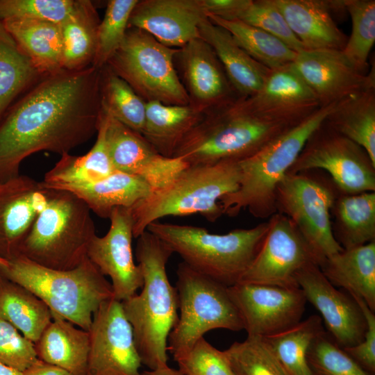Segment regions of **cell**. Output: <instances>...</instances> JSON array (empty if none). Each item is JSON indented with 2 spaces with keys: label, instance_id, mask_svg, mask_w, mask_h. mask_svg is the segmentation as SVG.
I'll list each match as a JSON object with an SVG mask.
<instances>
[{
  "label": "cell",
  "instance_id": "45",
  "mask_svg": "<svg viewBox=\"0 0 375 375\" xmlns=\"http://www.w3.org/2000/svg\"><path fill=\"white\" fill-rule=\"evenodd\" d=\"M74 0H0V21L38 19L61 23L72 12Z\"/></svg>",
  "mask_w": 375,
  "mask_h": 375
},
{
  "label": "cell",
  "instance_id": "50",
  "mask_svg": "<svg viewBox=\"0 0 375 375\" xmlns=\"http://www.w3.org/2000/svg\"><path fill=\"white\" fill-rule=\"evenodd\" d=\"M23 375H72L68 372L58 367L39 360L34 365L23 372Z\"/></svg>",
  "mask_w": 375,
  "mask_h": 375
},
{
  "label": "cell",
  "instance_id": "15",
  "mask_svg": "<svg viewBox=\"0 0 375 375\" xmlns=\"http://www.w3.org/2000/svg\"><path fill=\"white\" fill-rule=\"evenodd\" d=\"M228 292L247 336L267 338L292 327L301 321L307 303L299 288L238 283Z\"/></svg>",
  "mask_w": 375,
  "mask_h": 375
},
{
  "label": "cell",
  "instance_id": "16",
  "mask_svg": "<svg viewBox=\"0 0 375 375\" xmlns=\"http://www.w3.org/2000/svg\"><path fill=\"white\" fill-rule=\"evenodd\" d=\"M101 109L107 150L115 171L139 176L156 192L167 186L187 167L180 158L159 154L141 133Z\"/></svg>",
  "mask_w": 375,
  "mask_h": 375
},
{
  "label": "cell",
  "instance_id": "44",
  "mask_svg": "<svg viewBox=\"0 0 375 375\" xmlns=\"http://www.w3.org/2000/svg\"><path fill=\"white\" fill-rule=\"evenodd\" d=\"M236 20L271 33L297 53L304 50L300 41L288 26L274 0H247Z\"/></svg>",
  "mask_w": 375,
  "mask_h": 375
},
{
  "label": "cell",
  "instance_id": "51",
  "mask_svg": "<svg viewBox=\"0 0 375 375\" xmlns=\"http://www.w3.org/2000/svg\"><path fill=\"white\" fill-rule=\"evenodd\" d=\"M143 375H183L178 369L171 368L168 365L160 367L153 370L142 372Z\"/></svg>",
  "mask_w": 375,
  "mask_h": 375
},
{
  "label": "cell",
  "instance_id": "31",
  "mask_svg": "<svg viewBox=\"0 0 375 375\" xmlns=\"http://www.w3.org/2000/svg\"><path fill=\"white\" fill-rule=\"evenodd\" d=\"M1 22L43 75L62 69V39L58 24L26 19Z\"/></svg>",
  "mask_w": 375,
  "mask_h": 375
},
{
  "label": "cell",
  "instance_id": "4",
  "mask_svg": "<svg viewBox=\"0 0 375 375\" xmlns=\"http://www.w3.org/2000/svg\"><path fill=\"white\" fill-rule=\"evenodd\" d=\"M337 103L321 106L283 131L251 156L240 160V180L235 192L219 201L223 215L234 217L247 210L257 218L276 212V192L307 140L326 120Z\"/></svg>",
  "mask_w": 375,
  "mask_h": 375
},
{
  "label": "cell",
  "instance_id": "13",
  "mask_svg": "<svg viewBox=\"0 0 375 375\" xmlns=\"http://www.w3.org/2000/svg\"><path fill=\"white\" fill-rule=\"evenodd\" d=\"M268 223L262 245L239 283L299 288L298 273L310 263L317 264L315 259L288 217L276 212Z\"/></svg>",
  "mask_w": 375,
  "mask_h": 375
},
{
  "label": "cell",
  "instance_id": "3",
  "mask_svg": "<svg viewBox=\"0 0 375 375\" xmlns=\"http://www.w3.org/2000/svg\"><path fill=\"white\" fill-rule=\"evenodd\" d=\"M299 124V123H298ZM297 124L257 113L239 97L203 115L174 156L189 166L243 160Z\"/></svg>",
  "mask_w": 375,
  "mask_h": 375
},
{
  "label": "cell",
  "instance_id": "11",
  "mask_svg": "<svg viewBox=\"0 0 375 375\" xmlns=\"http://www.w3.org/2000/svg\"><path fill=\"white\" fill-rule=\"evenodd\" d=\"M178 51L163 45L141 29L129 27L107 65L145 102L190 105L174 65Z\"/></svg>",
  "mask_w": 375,
  "mask_h": 375
},
{
  "label": "cell",
  "instance_id": "46",
  "mask_svg": "<svg viewBox=\"0 0 375 375\" xmlns=\"http://www.w3.org/2000/svg\"><path fill=\"white\" fill-rule=\"evenodd\" d=\"M174 359L183 375H233L224 351L213 347L204 337Z\"/></svg>",
  "mask_w": 375,
  "mask_h": 375
},
{
  "label": "cell",
  "instance_id": "33",
  "mask_svg": "<svg viewBox=\"0 0 375 375\" xmlns=\"http://www.w3.org/2000/svg\"><path fill=\"white\" fill-rule=\"evenodd\" d=\"M96 142L83 156L65 153L44 175L43 182L49 187L81 185L101 180L115 169L110 161L105 140L104 113L101 108Z\"/></svg>",
  "mask_w": 375,
  "mask_h": 375
},
{
  "label": "cell",
  "instance_id": "21",
  "mask_svg": "<svg viewBox=\"0 0 375 375\" xmlns=\"http://www.w3.org/2000/svg\"><path fill=\"white\" fill-rule=\"evenodd\" d=\"M52 189L43 181L18 175L0 183V258L19 253L38 215L47 207Z\"/></svg>",
  "mask_w": 375,
  "mask_h": 375
},
{
  "label": "cell",
  "instance_id": "39",
  "mask_svg": "<svg viewBox=\"0 0 375 375\" xmlns=\"http://www.w3.org/2000/svg\"><path fill=\"white\" fill-rule=\"evenodd\" d=\"M101 105L113 118L142 133L146 102L107 65L101 69Z\"/></svg>",
  "mask_w": 375,
  "mask_h": 375
},
{
  "label": "cell",
  "instance_id": "47",
  "mask_svg": "<svg viewBox=\"0 0 375 375\" xmlns=\"http://www.w3.org/2000/svg\"><path fill=\"white\" fill-rule=\"evenodd\" d=\"M39 360L34 343L0 318V362L24 372Z\"/></svg>",
  "mask_w": 375,
  "mask_h": 375
},
{
  "label": "cell",
  "instance_id": "19",
  "mask_svg": "<svg viewBox=\"0 0 375 375\" xmlns=\"http://www.w3.org/2000/svg\"><path fill=\"white\" fill-rule=\"evenodd\" d=\"M292 65L313 92L320 106L375 88L374 69L367 74L358 72L340 50H303L297 53Z\"/></svg>",
  "mask_w": 375,
  "mask_h": 375
},
{
  "label": "cell",
  "instance_id": "27",
  "mask_svg": "<svg viewBox=\"0 0 375 375\" xmlns=\"http://www.w3.org/2000/svg\"><path fill=\"white\" fill-rule=\"evenodd\" d=\"M49 188L72 192L102 218H109L115 208H132L153 193L150 186L139 176L119 171L90 183Z\"/></svg>",
  "mask_w": 375,
  "mask_h": 375
},
{
  "label": "cell",
  "instance_id": "43",
  "mask_svg": "<svg viewBox=\"0 0 375 375\" xmlns=\"http://www.w3.org/2000/svg\"><path fill=\"white\" fill-rule=\"evenodd\" d=\"M307 361L315 375H372L325 331L311 343L307 352Z\"/></svg>",
  "mask_w": 375,
  "mask_h": 375
},
{
  "label": "cell",
  "instance_id": "49",
  "mask_svg": "<svg viewBox=\"0 0 375 375\" xmlns=\"http://www.w3.org/2000/svg\"><path fill=\"white\" fill-rule=\"evenodd\" d=\"M208 15L236 20L247 0H201Z\"/></svg>",
  "mask_w": 375,
  "mask_h": 375
},
{
  "label": "cell",
  "instance_id": "29",
  "mask_svg": "<svg viewBox=\"0 0 375 375\" xmlns=\"http://www.w3.org/2000/svg\"><path fill=\"white\" fill-rule=\"evenodd\" d=\"M100 23L92 1L75 0L68 16L59 24L62 39V69L78 71L92 65Z\"/></svg>",
  "mask_w": 375,
  "mask_h": 375
},
{
  "label": "cell",
  "instance_id": "6",
  "mask_svg": "<svg viewBox=\"0 0 375 375\" xmlns=\"http://www.w3.org/2000/svg\"><path fill=\"white\" fill-rule=\"evenodd\" d=\"M268 227L267 221L251 228L215 234L203 227L156 221L147 230L166 242L189 267L229 287L239 283L251 265Z\"/></svg>",
  "mask_w": 375,
  "mask_h": 375
},
{
  "label": "cell",
  "instance_id": "9",
  "mask_svg": "<svg viewBox=\"0 0 375 375\" xmlns=\"http://www.w3.org/2000/svg\"><path fill=\"white\" fill-rule=\"evenodd\" d=\"M176 276L178 319L167 341V350L174 358L187 351L209 331L244 329L227 286L183 262L178 265Z\"/></svg>",
  "mask_w": 375,
  "mask_h": 375
},
{
  "label": "cell",
  "instance_id": "48",
  "mask_svg": "<svg viewBox=\"0 0 375 375\" xmlns=\"http://www.w3.org/2000/svg\"><path fill=\"white\" fill-rule=\"evenodd\" d=\"M360 307L367 325L364 338L359 344L344 349L345 351L367 372L375 374V315L360 297L349 294Z\"/></svg>",
  "mask_w": 375,
  "mask_h": 375
},
{
  "label": "cell",
  "instance_id": "14",
  "mask_svg": "<svg viewBox=\"0 0 375 375\" xmlns=\"http://www.w3.org/2000/svg\"><path fill=\"white\" fill-rule=\"evenodd\" d=\"M85 375H143L132 327L122 301L102 303L93 315Z\"/></svg>",
  "mask_w": 375,
  "mask_h": 375
},
{
  "label": "cell",
  "instance_id": "37",
  "mask_svg": "<svg viewBox=\"0 0 375 375\" xmlns=\"http://www.w3.org/2000/svg\"><path fill=\"white\" fill-rule=\"evenodd\" d=\"M213 24L228 31L237 44L253 59L272 70L291 64L297 52L271 33L239 20L208 15Z\"/></svg>",
  "mask_w": 375,
  "mask_h": 375
},
{
  "label": "cell",
  "instance_id": "36",
  "mask_svg": "<svg viewBox=\"0 0 375 375\" xmlns=\"http://www.w3.org/2000/svg\"><path fill=\"white\" fill-rule=\"evenodd\" d=\"M0 318L35 343L51 322L52 314L32 292L0 275Z\"/></svg>",
  "mask_w": 375,
  "mask_h": 375
},
{
  "label": "cell",
  "instance_id": "41",
  "mask_svg": "<svg viewBox=\"0 0 375 375\" xmlns=\"http://www.w3.org/2000/svg\"><path fill=\"white\" fill-rule=\"evenodd\" d=\"M224 352L233 375H291L262 338L247 336Z\"/></svg>",
  "mask_w": 375,
  "mask_h": 375
},
{
  "label": "cell",
  "instance_id": "28",
  "mask_svg": "<svg viewBox=\"0 0 375 375\" xmlns=\"http://www.w3.org/2000/svg\"><path fill=\"white\" fill-rule=\"evenodd\" d=\"M39 360L72 375H85L90 349L89 332L52 315V320L34 343Z\"/></svg>",
  "mask_w": 375,
  "mask_h": 375
},
{
  "label": "cell",
  "instance_id": "53",
  "mask_svg": "<svg viewBox=\"0 0 375 375\" xmlns=\"http://www.w3.org/2000/svg\"><path fill=\"white\" fill-rule=\"evenodd\" d=\"M7 263L8 260L0 258V265H6Z\"/></svg>",
  "mask_w": 375,
  "mask_h": 375
},
{
  "label": "cell",
  "instance_id": "38",
  "mask_svg": "<svg viewBox=\"0 0 375 375\" xmlns=\"http://www.w3.org/2000/svg\"><path fill=\"white\" fill-rule=\"evenodd\" d=\"M320 316L312 315L279 333L262 338L291 375H315L307 361L314 339L324 331Z\"/></svg>",
  "mask_w": 375,
  "mask_h": 375
},
{
  "label": "cell",
  "instance_id": "34",
  "mask_svg": "<svg viewBox=\"0 0 375 375\" xmlns=\"http://www.w3.org/2000/svg\"><path fill=\"white\" fill-rule=\"evenodd\" d=\"M326 122L362 147L375 164V88L351 94L338 102Z\"/></svg>",
  "mask_w": 375,
  "mask_h": 375
},
{
  "label": "cell",
  "instance_id": "8",
  "mask_svg": "<svg viewBox=\"0 0 375 375\" xmlns=\"http://www.w3.org/2000/svg\"><path fill=\"white\" fill-rule=\"evenodd\" d=\"M51 189L47 207L35 219L18 255L44 267L69 270L88 258L95 226L82 199L69 191Z\"/></svg>",
  "mask_w": 375,
  "mask_h": 375
},
{
  "label": "cell",
  "instance_id": "18",
  "mask_svg": "<svg viewBox=\"0 0 375 375\" xmlns=\"http://www.w3.org/2000/svg\"><path fill=\"white\" fill-rule=\"evenodd\" d=\"M297 281L339 347L346 349L362 341L367 325L360 307L351 295L340 292L326 279L319 265L310 263L304 267Z\"/></svg>",
  "mask_w": 375,
  "mask_h": 375
},
{
  "label": "cell",
  "instance_id": "23",
  "mask_svg": "<svg viewBox=\"0 0 375 375\" xmlns=\"http://www.w3.org/2000/svg\"><path fill=\"white\" fill-rule=\"evenodd\" d=\"M251 110L298 124L320 106L313 92L291 64L270 71L255 94L243 97Z\"/></svg>",
  "mask_w": 375,
  "mask_h": 375
},
{
  "label": "cell",
  "instance_id": "40",
  "mask_svg": "<svg viewBox=\"0 0 375 375\" xmlns=\"http://www.w3.org/2000/svg\"><path fill=\"white\" fill-rule=\"evenodd\" d=\"M352 24L342 53L360 72L367 74L368 58L375 42V1L344 0Z\"/></svg>",
  "mask_w": 375,
  "mask_h": 375
},
{
  "label": "cell",
  "instance_id": "42",
  "mask_svg": "<svg viewBox=\"0 0 375 375\" xmlns=\"http://www.w3.org/2000/svg\"><path fill=\"white\" fill-rule=\"evenodd\" d=\"M138 0H110L100 21L97 46L93 67L101 69L107 65L123 42L128 28L130 15Z\"/></svg>",
  "mask_w": 375,
  "mask_h": 375
},
{
  "label": "cell",
  "instance_id": "25",
  "mask_svg": "<svg viewBox=\"0 0 375 375\" xmlns=\"http://www.w3.org/2000/svg\"><path fill=\"white\" fill-rule=\"evenodd\" d=\"M199 31L215 53L237 94L248 97L258 92L271 69L253 59L228 31L208 18L201 23Z\"/></svg>",
  "mask_w": 375,
  "mask_h": 375
},
{
  "label": "cell",
  "instance_id": "22",
  "mask_svg": "<svg viewBox=\"0 0 375 375\" xmlns=\"http://www.w3.org/2000/svg\"><path fill=\"white\" fill-rule=\"evenodd\" d=\"M207 18L201 0H142L130 15L128 28L141 29L163 45L180 49L200 38L199 26Z\"/></svg>",
  "mask_w": 375,
  "mask_h": 375
},
{
  "label": "cell",
  "instance_id": "32",
  "mask_svg": "<svg viewBox=\"0 0 375 375\" xmlns=\"http://www.w3.org/2000/svg\"><path fill=\"white\" fill-rule=\"evenodd\" d=\"M331 215L333 236L344 249L375 241V192L340 193Z\"/></svg>",
  "mask_w": 375,
  "mask_h": 375
},
{
  "label": "cell",
  "instance_id": "52",
  "mask_svg": "<svg viewBox=\"0 0 375 375\" xmlns=\"http://www.w3.org/2000/svg\"><path fill=\"white\" fill-rule=\"evenodd\" d=\"M0 375H23V372L0 362Z\"/></svg>",
  "mask_w": 375,
  "mask_h": 375
},
{
  "label": "cell",
  "instance_id": "2",
  "mask_svg": "<svg viewBox=\"0 0 375 375\" xmlns=\"http://www.w3.org/2000/svg\"><path fill=\"white\" fill-rule=\"evenodd\" d=\"M135 257L140 266L141 292L122 301L142 364L150 370L167 365L168 337L178 319V297L167 274L171 247L146 230L138 238Z\"/></svg>",
  "mask_w": 375,
  "mask_h": 375
},
{
  "label": "cell",
  "instance_id": "26",
  "mask_svg": "<svg viewBox=\"0 0 375 375\" xmlns=\"http://www.w3.org/2000/svg\"><path fill=\"white\" fill-rule=\"evenodd\" d=\"M319 267L333 286L361 298L375 311V241L343 249Z\"/></svg>",
  "mask_w": 375,
  "mask_h": 375
},
{
  "label": "cell",
  "instance_id": "20",
  "mask_svg": "<svg viewBox=\"0 0 375 375\" xmlns=\"http://www.w3.org/2000/svg\"><path fill=\"white\" fill-rule=\"evenodd\" d=\"M190 106L202 114L225 106L240 97L211 47L201 38L178 49L176 55Z\"/></svg>",
  "mask_w": 375,
  "mask_h": 375
},
{
  "label": "cell",
  "instance_id": "35",
  "mask_svg": "<svg viewBox=\"0 0 375 375\" xmlns=\"http://www.w3.org/2000/svg\"><path fill=\"white\" fill-rule=\"evenodd\" d=\"M43 75L0 21V121Z\"/></svg>",
  "mask_w": 375,
  "mask_h": 375
},
{
  "label": "cell",
  "instance_id": "1",
  "mask_svg": "<svg viewBox=\"0 0 375 375\" xmlns=\"http://www.w3.org/2000/svg\"><path fill=\"white\" fill-rule=\"evenodd\" d=\"M101 69H61L21 97L0 121V183L19 175L28 156L47 151L60 156L97 132Z\"/></svg>",
  "mask_w": 375,
  "mask_h": 375
},
{
  "label": "cell",
  "instance_id": "12",
  "mask_svg": "<svg viewBox=\"0 0 375 375\" xmlns=\"http://www.w3.org/2000/svg\"><path fill=\"white\" fill-rule=\"evenodd\" d=\"M310 170L325 172L342 194L375 192V164L368 153L326 120L308 138L288 173Z\"/></svg>",
  "mask_w": 375,
  "mask_h": 375
},
{
  "label": "cell",
  "instance_id": "5",
  "mask_svg": "<svg viewBox=\"0 0 375 375\" xmlns=\"http://www.w3.org/2000/svg\"><path fill=\"white\" fill-rule=\"evenodd\" d=\"M0 275L32 292L52 315L87 331L100 305L113 298L111 283L88 258L74 269L57 270L17 255L0 265Z\"/></svg>",
  "mask_w": 375,
  "mask_h": 375
},
{
  "label": "cell",
  "instance_id": "24",
  "mask_svg": "<svg viewBox=\"0 0 375 375\" xmlns=\"http://www.w3.org/2000/svg\"><path fill=\"white\" fill-rule=\"evenodd\" d=\"M288 26L304 50L342 51L348 37L331 15L343 8L342 0H274Z\"/></svg>",
  "mask_w": 375,
  "mask_h": 375
},
{
  "label": "cell",
  "instance_id": "17",
  "mask_svg": "<svg viewBox=\"0 0 375 375\" xmlns=\"http://www.w3.org/2000/svg\"><path fill=\"white\" fill-rule=\"evenodd\" d=\"M107 233L92 240L88 258L103 276L111 280L113 298L123 301L137 293L143 285L142 272L134 262L132 239L133 221L131 208H115L108 218Z\"/></svg>",
  "mask_w": 375,
  "mask_h": 375
},
{
  "label": "cell",
  "instance_id": "30",
  "mask_svg": "<svg viewBox=\"0 0 375 375\" xmlns=\"http://www.w3.org/2000/svg\"><path fill=\"white\" fill-rule=\"evenodd\" d=\"M203 116V114L190 105L146 102L141 134L159 154L172 158L178 146Z\"/></svg>",
  "mask_w": 375,
  "mask_h": 375
},
{
  "label": "cell",
  "instance_id": "10",
  "mask_svg": "<svg viewBox=\"0 0 375 375\" xmlns=\"http://www.w3.org/2000/svg\"><path fill=\"white\" fill-rule=\"evenodd\" d=\"M340 193L320 170L288 173L276 189V212L293 222L319 266L344 249L335 240L331 225V208Z\"/></svg>",
  "mask_w": 375,
  "mask_h": 375
},
{
  "label": "cell",
  "instance_id": "7",
  "mask_svg": "<svg viewBox=\"0 0 375 375\" xmlns=\"http://www.w3.org/2000/svg\"><path fill=\"white\" fill-rule=\"evenodd\" d=\"M238 162L223 160L186 167L165 188L131 208L133 238L166 217L199 214L209 222L217 221L223 215L220 199L239 186Z\"/></svg>",
  "mask_w": 375,
  "mask_h": 375
}]
</instances>
